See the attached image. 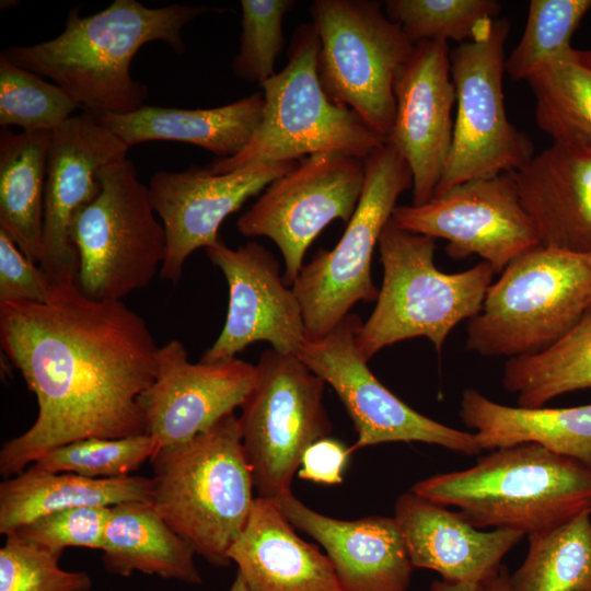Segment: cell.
<instances>
[{"label":"cell","instance_id":"obj_1","mask_svg":"<svg viewBox=\"0 0 591 591\" xmlns=\"http://www.w3.org/2000/svg\"><path fill=\"white\" fill-rule=\"evenodd\" d=\"M0 343L38 405L33 425L3 443L1 475L78 440L146 433L138 397L160 346L123 301L92 299L77 279L55 282L45 302L0 304Z\"/></svg>","mask_w":591,"mask_h":591},{"label":"cell","instance_id":"obj_2","mask_svg":"<svg viewBox=\"0 0 591 591\" xmlns=\"http://www.w3.org/2000/svg\"><path fill=\"white\" fill-rule=\"evenodd\" d=\"M207 11L202 5L148 8L137 0H115L104 10L67 15L55 38L1 51L14 65L59 85L84 112L127 114L142 106L146 84L135 80L130 66L138 50L164 42L181 54L183 28Z\"/></svg>","mask_w":591,"mask_h":591},{"label":"cell","instance_id":"obj_3","mask_svg":"<svg viewBox=\"0 0 591 591\" xmlns=\"http://www.w3.org/2000/svg\"><path fill=\"white\" fill-rule=\"evenodd\" d=\"M410 491L456 507L476 529L530 535L591 513V466L522 443L480 455L468 468L421 479Z\"/></svg>","mask_w":591,"mask_h":591},{"label":"cell","instance_id":"obj_4","mask_svg":"<svg viewBox=\"0 0 591 591\" xmlns=\"http://www.w3.org/2000/svg\"><path fill=\"white\" fill-rule=\"evenodd\" d=\"M151 462L154 509L196 555L228 566L255 501L239 417L232 413L190 440L159 450Z\"/></svg>","mask_w":591,"mask_h":591},{"label":"cell","instance_id":"obj_5","mask_svg":"<svg viewBox=\"0 0 591 591\" xmlns=\"http://www.w3.org/2000/svg\"><path fill=\"white\" fill-rule=\"evenodd\" d=\"M436 239L397 227L392 219L379 241L383 267L375 306L357 333L366 360L383 348L426 337L440 352L450 332L476 316L496 274L487 262L447 274L434 265Z\"/></svg>","mask_w":591,"mask_h":591},{"label":"cell","instance_id":"obj_6","mask_svg":"<svg viewBox=\"0 0 591 591\" xmlns=\"http://www.w3.org/2000/svg\"><path fill=\"white\" fill-rule=\"evenodd\" d=\"M318 53L314 23L300 24L291 37L287 65L260 86L265 105L253 137L236 155L215 160L208 166L211 172L299 161L323 152L366 159L385 143L357 113L324 92L317 73Z\"/></svg>","mask_w":591,"mask_h":591},{"label":"cell","instance_id":"obj_7","mask_svg":"<svg viewBox=\"0 0 591 591\" xmlns=\"http://www.w3.org/2000/svg\"><path fill=\"white\" fill-rule=\"evenodd\" d=\"M468 321L467 350L513 358L542 351L591 310V254L538 246L513 259Z\"/></svg>","mask_w":591,"mask_h":591},{"label":"cell","instance_id":"obj_8","mask_svg":"<svg viewBox=\"0 0 591 591\" xmlns=\"http://www.w3.org/2000/svg\"><path fill=\"white\" fill-rule=\"evenodd\" d=\"M413 187L412 171L386 142L364 159V183L355 213L332 250H318L292 285L306 338L333 331L360 302L375 301L379 289L371 260L398 197Z\"/></svg>","mask_w":591,"mask_h":591},{"label":"cell","instance_id":"obj_9","mask_svg":"<svg viewBox=\"0 0 591 591\" xmlns=\"http://www.w3.org/2000/svg\"><path fill=\"white\" fill-rule=\"evenodd\" d=\"M99 178L101 192L80 213L73 232L78 285L92 299L121 301L161 269L166 236L130 160L104 166Z\"/></svg>","mask_w":591,"mask_h":591},{"label":"cell","instance_id":"obj_10","mask_svg":"<svg viewBox=\"0 0 591 591\" xmlns=\"http://www.w3.org/2000/svg\"><path fill=\"white\" fill-rule=\"evenodd\" d=\"M509 31L506 19L493 20L450 51L456 114L451 150L433 197L467 181L514 173L535 155L534 144L509 121L505 108Z\"/></svg>","mask_w":591,"mask_h":591},{"label":"cell","instance_id":"obj_11","mask_svg":"<svg viewBox=\"0 0 591 591\" xmlns=\"http://www.w3.org/2000/svg\"><path fill=\"white\" fill-rule=\"evenodd\" d=\"M317 73L335 103L349 107L385 139L395 118L397 69L415 45L374 0H315Z\"/></svg>","mask_w":591,"mask_h":591},{"label":"cell","instance_id":"obj_12","mask_svg":"<svg viewBox=\"0 0 591 591\" xmlns=\"http://www.w3.org/2000/svg\"><path fill=\"white\" fill-rule=\"evenodd\" d=\"M255 367L239 422L258 497L277 499L291 491L304 451L332 431L326 383L298 355L273 348Z\"/></svg>","mask_w":591,"mask_h":591},{"label":"cell","instance_id":"obj_13","mask_svg":"<svg viewBox=\"0 0 591 591\" xmlns=\"http://www.w3.org/2000/svg\"><path fill=\"white\" fill-rule=\"evenodd\" d=\"M361 324L358 315L349 313L325 336L305 337L298 354L344 404L357 432L350 452L381 443L424 442L464 455L480 454L474 432L418 413L376 379L357 345Z\"/></svg>","mask_w":591,"mask_h":591},{"label":"cell","instance_id":"obj_14","mask_svg":"<svg viewBox=\"0 0 591 591\" xmlns=\"http://www.w3.org/2000/svg\"><path fill=\"white\" fill-rule=\"evenodd\" d=\"M364 183V159L340 152H323L300 159L270 183L236 221L248 237H269L283 262V280L294 283L304 255L315 237L333 220L348 223L356 211Z\"/></svg>","mask_w":591,"mask_h":591},{"label":"cell","instance_id":"obj_15","mask_svg":"<svg viewBox=\"0 0 591 591\" xmlns=\"http://www.w3.org/2000/svg\"><path fill=\"white\" fill-rule=\"evenodd\" d=\"M391 219L404 230L444 239L454 260L478 255L495 273L542 245L512 173L464 182L420 206H396Z\"/></svg>","mask_w":591,"mask_h":591},{"label":"cell","instance_id":"obj_16","mask_svg":"<svg viewBox=\"0 0 591 591\" xmlns=\"http://www.w3.org/2000/svg\"><path fill=\"white\" fill-rule=\"evenodd\" d=\"M297 162L257 163L221 174L194 165L178 172L154 173L148 186L149 197L166 236L161 278L177 283L192 253L221 241L218 232L225 218Z\"/></svg>","mask_w":591,"mask_h":591},{"label":"cell","instance_id":"obj_17","mask_svg":"<svg viewBox=\"0 0 591 591\" xmlns=\"http://www.w3.org/2000/svg\"><path fill=\"white\" fill-rule=\"evenodd\" d=\"M256 367L233 358L193 363L183 343L159 347L153 382L139 395L146 433L158 451L190 440L245 402Z\"/></svg>","mask_w":591,"mask_h":591},{"label":"cell","instance_id":"obj_18","mask_svg":"<svg viewBox=\"0 0 591 591\" xmlns=\"http://www.w3.org/2000/svg\"><path fill=\"white\" fill-rule=\"evenodd\" d=\"M206 254L227 279L229 305L220 335L200 361L233 359L255 341L298 355L305 338L302 309L274 254L255 241L237 248L219 241Z\"/></svg>","mask_w":591,"mask_h":591},{"label":"cell","instance_id":"obj_19","mask_svg":"<svg viewBox=\"0 0 591 591\" xmlns=\"http://www.w3.org/2000/svg\"><path fill=\"white\" fill-rule=\"evenodd\" d=\"M128 150L89 112L73 115L53 131L45 186L44 256L39 266L54 282L78 280L76 222L101 192L99 172L126 159Z\"/></svg>","mask_w":591,"mask_h":591},{"label":"cell","instance_id":"obj_20","mask_svg":"<svg viewBox=\"0 0 591 591\" xmlns=\"http://www.w3.org/2000/svg\"><path fill=\"white\" fill-rule=\"evenodd\" d=\"M450 51L444 40L417 43L394 77L396 111L385 142L412 171L415 206L432 199L452 146L456 99Z\"/></svg>","mask_w":591,"mask_h":591},{"label":"cell","instance_id":"obj_21","mask_svg":"<svg viewBox=\"0 0 591 591\" xmlns=\"http://www.w3.org/2000/svg\"><path fill=\"white\" fill-rule=\"evenodd\" d=\"M274 500L296 529L323 547L344 591H408L415 568L393 517L334 519L292 491Z\"/></svg>","mask_w":591,"mask_h":591},{"label":"cell","instance_id":"obj_22","mask_svg":"<svg viewBox=\"0 0 591 591\" xmlns=\"http://www.w3.org/2000/svg\"><path fill=\"white\" fill-rule=\"evenodd\" d=\"M414 568L438 572L449 582L485 583L523 538L518 531H482L459 511L413 491L402 494L394 515Z\"/></svg>","mask_w":591,"mask_h":591},{"label":"cell","instance_id":"obj_23","mask_svg":"<svg viewBox=\"0 0 591 591\" xmlns=\"http://www.w3.org/2000/svg\"><path fill=\"white\" fill-rule=\"evenodd\" d=\"M512 174L542 246L591 254V151L553 143Z\"/></svg>","mask_w":591,"mask_h":591},{"label":"cell","instance_id":"obj_24","mask_svg":"<svg viewBox=\"0 0 591 591\" xmlns=\"http://www.w3.org/2000/svg\"><path fill=\"white\" fill-rule=\"evenodd\" d=\"M294 529L274 499L255 498L229 551L247 591H344L327 555Z\"/></svg>","mask_w":591,"mask_h":591},{"label":"cell","instance_id":"obj_25","mask_svg":"<svg viewBox=\"0 0 591 591\" xmlns=\"http://www.w3.org/2000/svg\"><path fill=\"white\" fill-rule=\"evenodd\" d=\"M264 94L256 92L212 108L144 105L127 114L95 115L128 148L152 140L197 146L219 159L236 155L256 131L264 112Z\"/></svg>","mask_w":591,"mask_h":591},{"label":"cell","instance_id":"obj_26","mask_svg":"<svg viewBox=\"0 0 591 591\" xmlns=\"http://www.w3.org/2000/svg\"><path fill=\"white\" fill-rule=\"evenodd\" d=\"M459 416L473 429L482 450L522 443L543 448L591 466V404L547 408L512 407L475 389L463 391Z\"/></svg>","mask_w":591,"mask_h":591},{"label":"cell","instance_id":"obj_27","mask_svg":"<svg viewBox=\"0 0 591 591\" xmlns=\"http://www.w3.org/2000/svg\"><path fill=\"white\" fill-rule=\"evenodd\" d=\"M152 478H88L32 464L0 484V533L8 535L44 514L76 507L151 502Z\"/></svg>","mask_w":591,"mask_h":591},{"label":"cell","instance_id":"obj_28","mask_svg":"<svg viewBox=\"0 0 591 591\" xmlns=\"http://www.w3.org/2000/svg\"><path fill=\"white\" fill-rule=\"evenodd\" d=\"M101 551L104 568L121 577L140 571L185 583H201L195 551L171 529L151 502L111 507Z\"/></svg>","mask_w":591,"mask_h":591},{"label":"cell","instance_id":"obj_29","mask_svg":"<svg viewBox=\"0 0 591 591\" xmlns=\"http://www.w3.org/2000/svg\"><path fill=\"white\" fill-rule=\"evenodd\" d=\"M49 131L0 132V230L33 263L44 256Z\"/></svg>","mask_w":591,"mask_h":591},{"label":"cell","instance_id":"obj_30","mask_svg":"<svg viewBox=\"0 0 591 591\" xmlns=\"http://www.w3.org/2000/svg\"><path fill=\"white\" fill-rule=\"evenodd\" d=\"M526 82L536 124L553 143L591 151V49L569 48Z\"/></svg>","mask_w":591,"mask_h":591},{"label":"cell","instance_id":"obj_31","mask_svg":"<svg viewBox=\"0 0 591 591\" xmlns=\"http://www.w3.org/2000/svg\"><path fill=\"white\" fill-rule=\"evenodd\" d=\"M503 389L519 407H543L557 396L591 387V310L548 348L513 358L503 367Z\"/></svg>","mask_w":591,"mask_h":591},{"label":"cell","instance_id":"obj_32","mask_svg":"<svg viewBox=\"0 0 591 591\" xmlns=\"http://www.w3.org/2000/svg\"><path fill=\"white\" fill-rule=\"evenodd\" d=\"M528 540L524 560L509 573L510 591H591V513Z\"/></svg>","mask_w":591,"mask_h":591},{"label":"cell","instance_id":"obj_33","mask_svg":"<svg viewBox=\"0 0 591 591\" xmlns=\"http://www.w3.org/2000/svg\"><path fill=\"white\" fill-rule=\"evenodd\" d=\"M590 9L591 0H531L522 36L506 58V73L528 80L571 48V37Z\"/></svg>","mask_w":591,"mask_h":591},{"label":"cell","instance_id":"obj_34","mask_svg":"<svg viewBox=\"0 0 591 591\" xmlns=\"http://www.w3.org/2000/svg\"><path fill=\"white\" fill-rule=\"evenodd\" d=\"M384 7L414 45L449 39L463 44L500 13L495 0H387Z\"/></svg>","mask_w":591,"mask_h":591},{"label":"cell","instance_id":"obj_35","mask_svg":"<svg viewBox=\"0 0 591 591\" xmlns=\"http://www.w3.org/2000/svg\"><path fill=\"white\" fill-rule=\"evenodd\" d=\"M80 106L57 84L49 83L0 55V126L53 132Z\"/></svg>","mask_w":591,"mask_h":591},{"label":"cell","instance_id":"obj_36","mask_svg":"<svg viewBox=\"0 0 591 591\" xmlns=\"http://www.w3.org/2000/svg\"><path fill=\"white\" fill-rule=\"evenodd\" d=\"M158 452L147 433L125 438H89L58 447L33 464L56 473H72L88 478L130 476Z\"/></svg>","mask_w":591,"mask_h":591},{"label":"cell","instance_id":"obj_37","mask_svg":"<svg viewBox=\"0 0 591 591\" xmlns=\"http://www.w3.org/2000/svg\"><path fill=\"white\" fill-rule=\"evenodd\" d=\"M242 30L239 53L232 62L236 77L260 86L276 74L282 48V20L293 0H241Z\"/></svg>","mask_w":591,"mask_h":591},{"label":"cell","instance_id":"obj_38","mask_svg":"<svg viewBox=\"0 0 591 591\" xmlns=\"http://www.w3.org/2000/svg\"><path fill=\"white\" fill-rule=\"evenodd\" d=\"M60 556L16 533L5 535L0 548V591H91L90 576L61 569Z\"/></svg>","mask_w":591,"mask_h":591},{"label":"cell","instance_id":"obj_39","mask_svg":"<svg viewBox=\"0 0 591 591\" xmlns=\"http://www.w3.org/2000/svg\"><path fill=\"white\" fill-rule=\"evenodd\" d=\"M109 511L111 507L92 506L58 510L34 519L13 533L57 554H62L66 547L101 551Z\"/></svg>","mask_w":591,"mask_h":591},{"label":"cell","instance_id":"obj_40","mask_svg":"<svg viewBox=\"0 0 591 591\" xmlns=\"http://www.w3.org/2000/svg\"><path fill=\"white\" fill-rule=\"evenodd\" d=\"M54 281L36 263L30 260L0 230V304L8 302H45Z\"/></svg>","mask_w":591,"mask_h":591},{"label":"cell","instance_id":"obj_41","mask_svg":"<svg viewBox=\"0 0 591 591\" xmlns=\"http://www.w3.org/2000/svg\"><path fill=\"white\" fill-rule=\"evenodd\" d=\"M350 454V449L341 441L322 438L304 451L298 476L316 484H340Z\"/></svg>","mask_w":591,"mask_h":591},{"label":"cell","instance_id":"obj_42","mask_svg":"<svg viewBox=\"0 0 591 591\" xmlns=\"http://www.w3.org/2000/svg\"><path fill=\"white\" fill-rule=\"evenodd\" d=\"M430 591H488L485 583L449 582L445 580H433Z\"/></svg>","mask_w":591,"mask_h":591},{"label":"cell","instance_id":"obj_43","mask_svg":"<svg viewBox=\"0 0 591 591\" xmlns=\"http://www.w3.org/2000/svg\"><path fill=\"white\" fill-rule=\"evenodd\" d=\"M488 591H510L509 571L506 566H501L498 573L485 582Z\"/></svg>","mask_w":591,"mask_h":591},{"label":"cell","instance_id":"obj_44","mask_svg":"<svg viewBox=\"0 0 591 591\" xmlns=\"http://www.w3.org/2000/svg\"><path fill=\"white\" fill-rule=\"evenodd\" d=\"M228 591H247L246 584L240 573L236 572L235 579Z\"/></svg>","mask_w":591,"mask_h":591}]
</instances>
